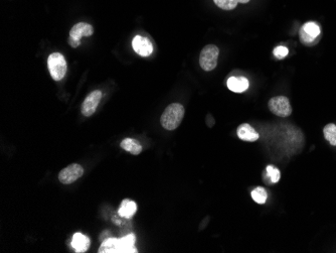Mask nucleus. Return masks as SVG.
Masks as SVG:
<instances>
[{"label": "nucleus", "instance_id": "obj_1", "mask_svg": "<svg viewBox=\"0 0 336 253\" xmlns=\"http://www.w3.org/2000/svg\"><path fill=\"white\" fill-rule=\"evenodd\" d=\"M184 117V107L179 103L168 105L163 111L160 123L166 130H175L181 123Z\"/></svg>", "mask_w": 336, "mask_h": 253}, {"label": "nucleus", "instance_id": "obj_2", "mask_svg": "<svg viewBox=\"0 0 336 253\" xmlns=\"http://www.w3.org/2000/svg\"><path fill=\"white\" fill-rule=\"evenodd\" d=\"M48 67L52 78L55 81H61L67 73V62L65 57L60 53L52 54L48 59Z\"/></svg>", "mask_w": 336, "mask_h": 253}, {"label": "nucleus", "instance_id": "obj_3", "mask_svg": "<svg viewBox=\"0 0 336 253\" xmlns=\"http://www.w3.org/2000/svg\"><path fill=\"white\" fill-rule=\"evenodd\" d=\"M219 55V50L214 45L205 46L199 56V65L202 70L209 72L215 69L217 65V59Z\"/></svg>", "mask_w": 336, "mask_h": 253}, {"label": "nucleus", "instance_id": "obj_4", "mask_svg": "<svg viewBox=\"0 0 336 253\" xmlns=\"http://www.w3.org/2000/svg\"><path fill=\"white\" fill-rule=\"evenodd\" d=\"M320 35H321V29L319 25L314 22L306 23L304 26H302L299 32L300 41L302 42V44L306 46L315 45L318 42Z\"/></svg>", "mask_w": 336, "mask_h": 253}, {"label": "nucleus", "instance_id": "obj_5", "mask_svg": "<svg viewBox=\"0 0 336 253\" xmlns=\"http://www.w3.org/2000/svg\"><path fill=\"white\" fill-rule=\"evenodd\" d=\"M270 111L280 117H288L292 113L290 101L285 96H276L269 100L268 103Z\"/></svg>", "mask_w": 336, "mask_h": 253}, {"label": "nucleus", "instance_id": "obj_6", "mask_svg": "<svg viewBox=\"0 0 336 253\" xmlns=\"http://www.w3.org/2000/svg\"><path fill=\"white\" fill-rule=\"evenodd\" d=\"M84 175V168L79 163H72L65 167L59 174V180L62 184L70 185L76 182Z\"/></svg>", "mask_w": 336, "mask_h": 253}, {"label": "nucleus", "instance_id": "obj_7", "mask_svg": "<svg viewBox=\"0 0 336 253\" xmlns=\"http://www.w3.org/2000/svg\"><path fill=\"white\" fill-rule=\"evenodd\" d=\"M102 96H103V94L99 90L93 91L92 93H90L87 96V98L85 99V101L82 104V113H83L84 116L89 117L96 112L97 107H98V105H99V103L102 99Z\"/></svg>", "mask_w": 336, "mask_h": 253}, {"label": "nucleus", "instance_id": "obj_8", "mask_svg": "<svg viewBox=\"0 0 336 253\" xmlns=\"http://www.w3.org/2000/svg\"><path fill=\"white\" fill-rule=\"evenodd\" d=\"M133 50L141 57H149L153 53L152 43L144 37L136 36L132 42Z\"/></svg>", "mask_w": 336, "mask_h": 253}, {"label": "nucleus", "instance_id": "obj_9", "mask_svg": "<svg viewBox=\"0 0 336 253\" xmlns=\"http://www.w3.org/2000/svg\"><path fill=\"white\" fill-rule=\"evenodd\" d=\"M94 33V29L91 25L85 24V23H79L73 27V29L70 32V38L81 42V39L83 37H91Z\"/></svg>", "mask_w": 336, "mask_h": 253}, {"label": "nucleus", "instance_id": "obj_10", "mask_svg": "<svg viewBox=\"0 0 336 253\" xmlns=\"http://www.w3.org/2000/svg\"><path fill=\"white\" fill-rule=\"evenodd\" d=\"M237 134L240 139L248 142H254L259 139V133L248 123H243L238 127Z\"/></svg>", "mask_w": 336, "mask_h": 253}, {"label": "nucleus", "instance_id": "obj_11", "mask_svg": "<svg viewBox=\"0 0 336 253\" xmlns=\"http://www.w3.org/2000/svg\"><path fill=\"white\" fill-rule=\"evenodd\" d=\"M249 86V81L245 77H231L228 80V88L235 93H243Z\"/></svg>", "mask_w": 336, "mask_h": 253}, {"label": "nucleus", "instance_id": "obj_12", "mask_svg": "<svg viewBox=\"0 0 336 253\" xmlns=\"http://www.w3.org/2000/svg\"><path fill=\"white\" fill-rule=\"evenodd\" d=\"M99 253H121L120 239L108 238L101 244Z\"/></svg>", "mask_w": 336, "mask_h": 253}, {"label": "nucleus", "instance_id": "obj_13", "mask_svg": "<svg viewBox=\"0 0 336 253\" xmlns=\"http://www.w3.org/2000/svg\"><path fill=\"white\" fill-rule=\"evenodd\" d=\"M72 246L76 252H85L90 247V239L82 233H76L72 239Z\"/></svg>", "mask_w": 336, "mask_h": 253}, {"label": "nucleus", "instance_id": "obj_14", "mask_svg": "<svg viewBox=\"0 0 336 253\" xmlns=\"http://www.w3.org/2000/svg\"><path fill=\"white\" fill-rule=\"evenodd\" d=\"M137 211V205L135 202L131 201V200H123L122 203H121V206L118 210V214L123 217V218H127V219H130L132 218L135 213Z\"/></svg>", "mask_w": 336, "mask_h": 253}, {"label": "nucleus", "instance_id": "obj_15", "mask_svg": "<svg viewBox=\"0 0 336 253\" xmlns=\"http://www.w3.org/2000/svg\"><path fill=\"white\" fill-rule=\"evenodd\" d=\"M136 241V237L134 234H128L122 238H120V246L121 253H136L138 252L136 247L134 246Z\"/></svg>", "mask_w": 336, "mask_h": 253}, {"label": "nucleus", "instance_id": "obj_16", "mask_svg": "<svg viewBox=\"0 0 336 253\" xmlns=\"http://www.w3.org/2000/svg\"><path fill=\"white\" fill-rule=\"evenodd\" d=\"M121 147L127 151H129L130 153L134 154V155H138L141 153L142 151V145L139 143L138 140L133 139V138H125L122 140L121 142Z\"/></svg>", "mask_w": 336, "mask_h": 253}, {"label": "nucleus", "instance_id": "obj_17", "mask_svg": "<svg viewBox=\"0 0 336 253\" xmlns=\"http://www.w3.org/2000/svg\"><path fill=\"white\" fill-rule=\"evenodd\" d=\"M323 134L325 139L331 144L336 146V125L329 123L323 128Z\"/></svg>", "mask_w": 336, "mask_h": 253}, {"label": "nucleus", "instance_id": "obj_18", "mask_svg": "<svg viewBox=\"0 0 336 253\" xmlns=\"http://www.w3.org/2000/svg\"><path fill=\"white\" fill-rule=\"evenodd\" d=\"M252 198L256 203L264 204L267 201V198H268L267 191L262 187H257L252 192Z\"/></svg>", "mask_w": 336, "mask_h": 253}, {"label": "nucleus", "instance_id": "obj_19", "mask_svg": "<svg viewBox=\"0 0 336 253\" xmlns=\"http://www.w3.org/2000/svg\"><path fill=\"white\" fill-rule=\"evenodd\" d=\"M213 3L216 7L223 11H233L239 4L237 0H213Z\"/></svg>", "mask_w": 336, "mask_h": 253}, {"label": "nucleus", "instance_id": "obj_20", "mask_svg": "<svg viewBox=\"0 0 336 253\" xmlns=\"http://www.w3.org/2000/svg\"><path fill=\"white\" fill-rule=\"evenodd\" d=\"M266 172H267V176L269 177L271 183H278L281 179V173L278 170L277 167H275L274 165H268L266 168Z\"/></svg>", "mask_w": 336, "mask_h": 253}, {"label": "nucleus", "instance_id": "obj_21", "mask_svg": "<svg viewBox=\"0 0 336 253\" xmlns=\"http://www.w3.org/2000/svg\"><path fill=\"white\" fill-rule=\"evenodd\" d=\"M274 56L279 59V60H282L284 59L288 54H289V50L286 48V47H283V46H279L277 48L274 49V52H273Z\"/></svg>", "mask_w": 336, "mask_h": 253}, {"label": "nucleus", "instance_id": "obj_22", "mask_svg": "<svg viewBox=\"0 0 336 253\" xmlns=\"http://www.w3.org/2000/svg\"><path fill=\"white\" fill-rule=\"evenodd\" d=\"M69 44H70V46L71 47H73V48H78L80 45H81V42H78V41H75V40H73V39H69Z\"/></svg>", "mask_w": 336, "mask_h": 253}, {"label": "nucleus", "instance_id": "obj_23", "mask_svg": "<svg viewBox=\"0 0 336 253\" xmlns=\"http://www.w3.org/2000/svg\"><path fill=\"white\" fill-rule=\"evenodd\" d=\"M237 2L239 3V4H248L249 2H250V0H237Z\"/></svg>", "mask_w": 336, "mask_h": 253}]
</instances>
